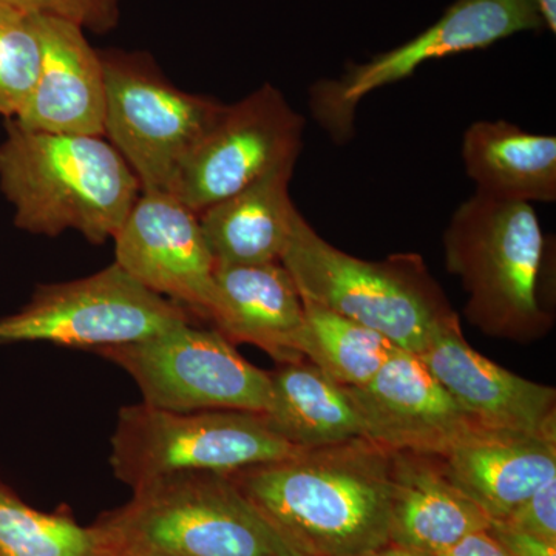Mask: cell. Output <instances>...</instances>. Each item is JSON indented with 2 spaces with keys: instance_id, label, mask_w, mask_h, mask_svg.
<instances>
[{
  "instance_id": "8fae6325",
  "label": "cell",
  "mask_w": 556,
  "mask_h": 556,
  "mask_svg": "<svg viewBox=\"0 0 556 556\" xmlns=\"http://www.w3.org/2000/svg\"><path fill=\"white\" fill-rule=\"evenodd\" d=\"M303 131L305 118L280 90L265 84L226 105L189 156L172 193L200 214L274 172L295 167Z\"/></svg>"
},
{
  "instance_id": "603a6c76",
  "label": "cell",
  "mask_w": 556,
  "mask_h": 556,
  "mask_svg": "<svg viewBox=\"0 0 556 556\" xmlns=\"http://www.w3.org/2000/svg\"><path fill=\"white\" fill-rule=\"evenodd\" d=\"M0 556H105L93 526H79L67 510L47 514L28 506L0 478Z\"/></svg>"
},
{
  "instance_id": "ba28073f",
  "label": "cell",
  "mask_w": 556,
  "mask_h": 556,
  "mask_svg": "<svg viewBox=\"0 0 556 556\" xmlns=\"http://www.w3.org/2000/svg\"><path fill=\"white\" fill-rule=\"evenodd\" d=\"M188 321L182 306L113 263L79 280L39 285L24 308L0 318V346L47 342L98 351L155 338Z\"/></svg>"
},
{
  "instance_id": "9c48e42d",
  "label": "cell",
  "mask_w": 556,
  "mask_h": 556,
  "mask_svg": "<svg viewBox=\"0 0 556 556\" xmlns=\"http://www.w3.org/2000/svg\"><path fill=\"white\" fill-rule=\"evenodd\" d=\"M97 353L129 372L149 407L260 415L269 408V372L248 362L217 329L207 331L188 321L155 338Z\"/></svg>"
},
{
  "instance_id": "2e32d148",
  "label": "cell",
  "mask_w": 556,
  "mask_h": 556,
  "mask_svg": "<svg viewBox=\"0 0 556 556\" xmlns=\"http://www.w3.org/2000/svg\"><path fill=\"white\" fill-rule=\"evenodd\" d=\"M207 318L232 345L251 343L278 364L303 361L299 342L305 308L281 262L215 266V299Z\"/></svg>"
},
{
  "instance_id": "4fadbf2b",
  "label": "cell",
  "mask_w": 556,
  "mask_h": 556,
  "mask_svg": "<svg viewBox=\"0 0 556 556\" xmlns=\"http://www.w3.org/2000/svg\"><path fill=\"white\" fill-rule=\"evenodd\" d=\"M365 438L397 453L442 456L477 430L419 354L397 348L364 387H343Z\"/></svg>"
},
{
  "instance_id": "5bb4252c",
  "label": "cell",
  "mask_w": 556,
  "mask_h": 556,
  "mask_svg": "<svg viewBox=\"0 0 556 556\" xmlns=\"http://www.w3.org/2000/svg\"><path fill=\"white\" fill-rule=\"evenodd\" d=\"M478 427L556 441L554 387L519 378L468 345L459 317L419 354Z\"/></svg>"
},
{
  "instance_id": "277c9868",
  "label": "cell",
  "mask_w": 556,
  "mask_h": 556,
  "mask_svg": "<svg viewBox=\"0 0 556 556\" xmlns=\"http://www.w3.org/2000/svg\"><path fill=\"white\" fill-rule=\"evenodd\" d=\"M93 527L105 556H300L219 471L149 482Z\"/></svg>"
},
{
  "instance_id": "6da1fadb",
  "label": "cell",
  "mask_w": 556,
  "mask_h": 556,
  "mask_svg": "<svg viewBox=\"0 0 556 556\" xmlns=\"http://www.w3.org/2000/svg\"><path fill=\"white\" fill-rule=\"evenodd\" d=\"M228 475L300 556H358L390 544L393 452L367 438Z\"/></svg>"
},
{
  "instance_id": "e0dca14e",
  "label": "cell",
  "mask_w": 556,
  "mask_h": 556,
  "mask_svg": "<svg viewBox=\"0 0 556 556\" xmlns=\"http://www.w3.org/2000/svg\"><path fill=\"white\" fill-rule=\"evenodd\" d=\"M450 481L492 521H503L556 477V441L477 430L438 456Z\"/></svg>"
},
{
  "instance_id": "484cf974",
  "label": "cell",
  "mask_w": 556,
  "mask_h": 556,
  "mask_svg": "<svg viewBox=\"0 0 556 556\" xmlns=\"http://www.w3.org/2000/svg\"><path fill=\"white\" fill-rule=\"evenodd\" d=\"M503 521L548 543H556V477L547 479Z\"/></svg>"
},
{
  "instance_id": "7402d4cb",
  "label": "cell",
  "mask_w": 556,
  "mask_h": 556,
  "mask_svg": "<svg viewBox=\"0 0 556 556\" xmlns=\"http://www.w3.org/2000/svg\"><path fill=\"white\" fill-rule=\"evenodd\" d=\"M302 300L305 325L300 354L339 386L364 387L396 353L397 346L375 329Z\"/></svg>"
},
{
  "instance_id": "d6986e66",
  "label": "cell",
  "mask_w": 556,
  "mask_h": 556,
  "mask_svg": "<svg viewBox=\"0 0 556 556\" xmlns=\"http://www.w3.org/2000/svg\"><path fill=\"white\" fill-rule=\"evenodd\" d=\"M292 174L294 167L274 172L200 212L215 266L280 262L300 214L289 195Z\"/></svg>"
},
{
  "instance_id": "3957f363",
  "label": "cell",
  "mask_w": 556,
  "mask_h": 556,
  "mask_svg": "<svg viewBox=\"0 0 556 556\" xmlns=\"http://www.w3.org/2000/svg\"><path fill=\"white\" fill-rule=\"evenodd\" d=\"M445 266L468 294L467 320L490 338L529 343L554 318L541 305L546 237L532 204L475 192L444 232Z\"/></svg>"
},
{
  "instance_id": "9a60e30c",
  "label": "cell",
  "mask_w": 556,
  "mask_h": 556,
  "mask_svg": "<svg viewBox=\"0 0 556 556\" xmlns=\"http://www.w3.org/2000/svg\"><path fill=\"white\" fill-rule=\"evenodd\" d=\"M42 68L30 100L13 121L51 135L105 134V78L101 53L72 22L39 16ZM105 138V137H104Z\"/></svg>"
},
{
  "instance_id": "ffe728a7",
  "label": "cell",
  "mask_w": 556,
  "mask_h": 556,
  "mask_svg": "<svg viewBox=\"0 0 556 556\" xmlns=\"http://www.w3.org/2000/svg\"><path fill=\"white\" fill-rule=\"evenodd\" d=\"M464 167L477 192L521 203L556 200V138L508 121H477L464 131Z\"/></svg>"
},
{
  "instance_id": "8992f818",
  "label": "cell",
  "mask_w": 556,
  "mask_h": 556,
  "mask_svg": "<svg viewBox=\"0 0 556 556\" xmlns=\"http://www.w3.org/2000/svg\"><path fill=\"white\" fill-rule=\"evenodd\" d=\"M302 448L274 433L260 413H178L127 405L118 413L110 466L131 490L189 471L230 473L295 455Z\"/></svg>"
},
{
  "instance_id": "30bf717a",
  "label": "cell",
  "mask_w": 556,
  "mask_h": 556,
  "mask_svg": "<svg viewBox=\"0 0 556 556\" xmlns=\"http://www.w3.org/2000/svg\"><path fill=\"white\" fill-rule=\"evenodd\" d=\"M544 28L536 0H456L437 24L404 46L364 64L348 65L340 78L314 84L311 112L336 144H345L354 137L358 104L372 91L409 78L426 62Z\"/></svg>"
},
{
  "instance_id": "5b68a950",
  "label": "cell",
  "mask_w": 556,
  "mask_h": 556,
  "mask_svg": "<svg viewBox=\"0 0 556 556\" xmlns=\"http://www.w3.org/2000/svg\"><path fill=\"white\" fill-rule=\"evenodd\" d=\"M281 265L302 299L420 354L457 314L417 254L368 262L332 247L298 215Z\"/></svg>"
},
{
  "instance_id": "4dcf8cb0",
  "label": "cell",
  "mask_w": 556,
  "mask_h": 556,
  "mask_svg": "<svg viewBox=\"0 0 556 556\" xmlns=\"http://www.w3.org/2000/svg\"><path fill=\"white\" fill-rule=\"evenodd\" d=\"M141 556H166V555H141Z\"/></svg>"
},
{
  "instance_id": "ac0fdd59",
  "label": "cell",
  "mask_w": 556,
  "mask_h": 556,
  "mask_svg": "<svg viewBox=\"0 0 556 556\" xmlns=\"http://www.w3.org/2000/svg\"><path fill=\"white\" fill-rule=\"evenodd\" d=\"M490 519L445 475L438 456L393 452L390 544L428 556L486 530Z\"/></svg>"
},
{
  "instance_id": "f1b7e54d",
  "label": "cell",
  "mask_w": 556,
  "mask_h": 556,
  "mask_svg": "<svg viewBox=\"0 0 556 556\" xmlns=\"http://www.w3.org/2000/svg\"><path fill=\"white\" fill-rule=\"evenodd\" d=\"M540 7L541 14H543L544 24L551 33H556V0H536Z\"/></svg>"
},
{
  "instance_id": "cb8c5ba5",
  "label": "cell",
  "mask_w": 556,
  "mask_h": 556,
  "mask_svg": "<svg viewBox=\"0 0 556 556\" xmlns=\"http://www.w3.org/2000/svg\"><path fill=\"white\" fill-rule=\"evenodd\" d=\"M43 43L38 14L0 3V115L20 116L38 83Z\"/></svg>"
},
{
  "instance_id": "d4e9b609",
  "label": "cell",
  "mask_w": 556,
  "mask_h": 556,
  "mask_svg": "<svg viewBox=\"0 0 556 556\" xmlns=\"http://www.w3.org/2000/svg\"><path fill=\"white\" fill-rule=\"evenodd\" d=\"M124 0H0L39 16L72 22L84 31L105 35L115 30Z\"/></svg>"
},
{
  "instance_id": "f546056e",
  "label": "cell",
  "mask_w": 556,
  "mask_h": 556,
  "mask_svg": "<svg viewBox=\"0 0 556 556\" xmlns=\"http://www.w3.org/2000/svg\"><path fill=\"white\" fill-rule=\"evenodd\" d=\"M358 556H428V555L419 554V552L408 551V548L393 546V544H388V546L378 548V551L368 552V554L358 555Z\"/></svg>"
},
{
  "instance_id": "7c38bea8",
  "label": "cell",
  "mask_w": 556,
  "mask_h": 556,
  "mask_svg": "<svg viewBox=\"0 0 556 556\" xmlns=\"http://www.w3.org/2000/svg\"><path fill=\"white\" fill-rule=\"evenodd\" d=\"M116 265L142 287L208 316L215 260L199 214L170 192H141L115 237Z\"/></svg>"
},
{
  "instance_id": "4316f807",
  "label": "cell",
  "mask_w": 556,
  "mask_h": 556,
  "mask_svg": "<svg viewBox=\"0 0 556 556\" xmlns=\"http://www.w3.org/2000/svg\"><path fill=\"white\" fill-rule=\"evenodd\" d=\"M489 533L510 556H556V543H548L506 521H490Z\"/></svg>"
},
{
  "instance_id": "52a82bcc",
  "label": "cell",
  "mask_w": 556,
  "mask_h": 556,
  "mask_svg": "<svg viewBox=\"0 0 556 556\" xmlns=\"http://www.w3.org/2000/svg\"><path fill=\"white\" fill-rule=\"evenodd\" d=\"M105 134L141 192H170L189 156L225 112L212 98L178 89L144 53H101Z\"/></svg>"
},
{
  "instance_id": "83f0119b",
  "label": "cell",
  "mask_w": 556,
  "mask_h": 556,
  "mask_svg": "<svg viewBox=\"0 0 556 556\" xmlns=\"http://www.w3.org/2000/svg\"><path fill=\"white\" fill-rule=\"evenodd\" d=\"M437 556H510V554L490 535L489 530H479L463 538L455 546Z\"/></svg>"
},
{
  "instance_id": "44dd1931",
  "label": "cell",
  "mask_w": 556,
  "mask_h": 556,
  "mask_svg": "<svg viewBox=\"0 0 556 556\" xmlns=\"http://www.w3.org/2000/svg\"><path fill=\"white\" fill-rule=\"evenodd\" d=\"M266 422L298 448H314L365 438L364 427L345 388L311 362L278 364L269 372Z\"/></svg>"
},
{
  "instance_id": "7a4b0ae2",
  "label": "cell",
  "mask_w": 556,
  "mask_h": 556,
  "mask_svg": "<svg viewBox=\"0 0 556 556\" xmlns=\"http://www.w3.org/2000/svg\"><path fill=\"white\" fill-rule=\"evenodd\" d=\"M0 189L17 228L47 237L78 230L93 244L118 236L141 195L109 139L24 130L13 121L0 144Z\"/></svg>"
}]
</instances>
